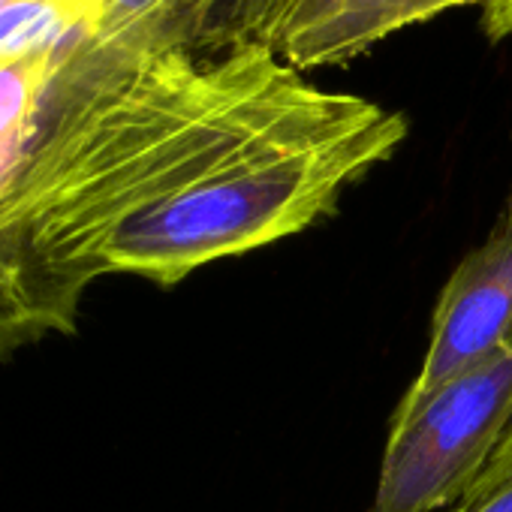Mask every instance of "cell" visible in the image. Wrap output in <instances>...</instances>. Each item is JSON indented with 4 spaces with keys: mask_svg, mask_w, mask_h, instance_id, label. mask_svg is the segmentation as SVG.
<instances>
[{
    "mask_svg": "<svg viewBox=\"0 0 512 512\" xmlns=\"http://www.w3.org/2000/svg\"><path fill=\"white\" fill-rule=\"evenodd\" d=\"M506 482H512V425H509V431H506L503 443L497 446V452L491 455V461H488L485 473L476 479V485H473V488H470L458 503H473V500H479V497H485V494H491V491L503 488Z\"/></svg>",
    "mask_w": 512,
    "mask_h": 512,
    "instance_id": "7",
    "label": "cell"
},
{
    "mask_svg": "<svg viewBox=\"0 0 512 512\" xmlns=\"http://www.w3.org/2000/svg\"><path fill=\"white\" fill-rule=\"evenodd\" d=\"M452 512H512V482H506L503 488L473 500V503H458V509Z\"/></svg>",
    "mask_w": 512,
    "mask_h": 512,
    "instance_id": "8",
    "label": "cell"
},
{
    "mask_svg": "<svg viewBox=\"0 0 512 512\" xmlns=\"http://www.w3.org/2000/svg\"><path fill=\"white\" fill-rule=\"evenodd\" d=\"M296 0H109L103 31L193 55H223L241 46H272Z\"/></svg>",
    "mask_w": 512,
    "mask_h": 512,
    "instance_id": "6",
    "label": "cell"
},
{
    "mask_svg": "<svg viewBox=\"0 0 512 512\" xmlns=\"http://www.w3.org/2000/svg\"><path fill=\"white\" fill-rule=\"evenodd\" d=\"M512 425V341L422 398H401L371 512H434L485 473Z\"/></svg>",
    "mask_w": 512,
    "mask_h": 512,
    "instance_id": "3",
    "label": "cell"
},
{
    "mask_svg": "<svg viewBox=\"0 0 512 512\" xmlns=\"http://www.w3.org/2000/svg\"><path fill=\"white\" fill-rule=\"evenodd\" d=\"M452 10H476L488 43L512 40V0H296L275 52L299 73L344 67Z\"/></svg>",
    "mask_w": 512,
    "mask_h": 512,
    "instance_id": "5",
    "label": "cell"
},
{
    "mask_svg": "<svg viewBox=\"0 0 512 512\" xmlns=\"http://www.w3.org/2000/svg\"><path fill=\"white\" fill-rule=\"evenodd\" d=\"M512 341V193L491 229L446 281L431 323V344L407 401L422 398Z\"/></svg>",
    "mask_w": 512,
    "mask_h": 512,
    "instance_id": "4",
    "label": "cell"
},
{
    "mask_svg": "<svg viewBox=\"0 0 512 512\" xmlns=\"http://www.w3.org/2000/svg\"><path fill=\"white\" fill-rule=\"evenodd\" d=\"M404 139L401 112L311 85L214 175L127 223L112 244V275L175 287L208 263L290 238L332 217Z\"/></svg>",
    "mask_w": 512,
    "mask_h": 512,
    "instance_id": "2",
    "label": "cell"
},
{
    "mask_svg": "<svg viewBox=\"0 0 512 512\" xmlns=\"http://www.w3.org/2000/svg\"><path fill=\"white\" fill-rule=\"evenodd\" d=\"M311 85L272 46L205 58L82 37L43 103L0 127V362L73 335L124 226L214 175Z\"/></svg>",
    "mask_w": 512,
    "mask_h": 512,
    "instance_id": "1",
    "label": "cell"
},
{
    "mask_svg": "<svg viewBox=\"0 0 512 512\" xmlns=\"http://www.w3.org/2000/svg\"><path fill=\"white\" fill-rule=\"evenodd\" d=\"M16 4H22V0H0V16H4L10 7H16Z\"/></svg>",
    "mask_w": 512,
    "mask_h": 512,
    "instance_id": "9",
    "label": "cell"
}]
</instances>
